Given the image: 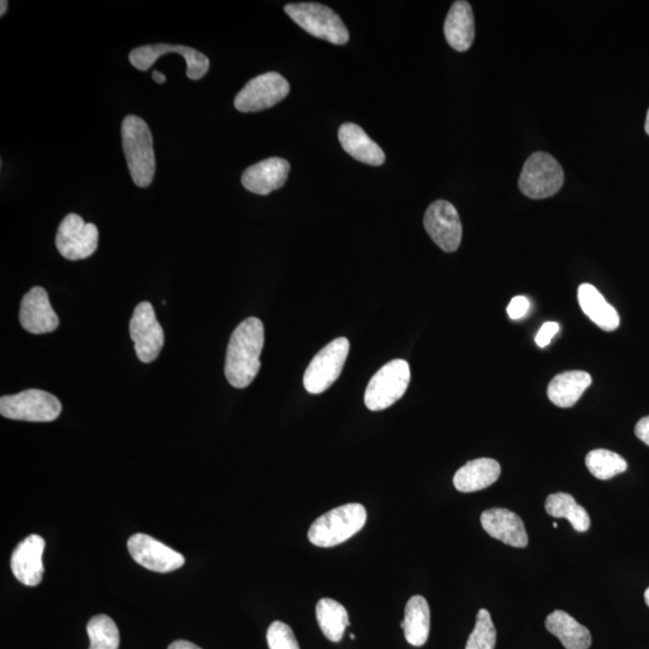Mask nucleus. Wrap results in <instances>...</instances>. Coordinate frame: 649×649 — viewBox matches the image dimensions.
Masks as SVG:
<instances>
[{"mask_svg":"<svg viewBox=\"0 0 649 649\" xmlns=\"http://www.w3.org/2000/svg\"><path fill=\"white\" fill-rule=\"evenodd\" d=\"M265 330L263 321L248 318L232 333L225 359V377L236 389H246L253 383L261 367Z\"/></svg>","mask_w":649,"mask_h":649,"instance_id":"1","label":"nucleus"},{"mask_svg":"<svg viewBox=\"0 0 649 649\" xmlns=\"http://www.w3.org/2000/svg\"><path fill=\"white\" fill-rule=\"evenodd\" d=\"M122 142L134 183L140 188L150 187L156 175V154L150 127L144 119L133 115L124 118Z\"/></svg>","mask_w":649,"mask_h":649,"instance_id":"2","label":"nucleus"},{"mask_svg":"<svg viewBox=\"0 0 649 649\" xmlns=\"http://www.w3.org/2000/svg\"><path fill=\"white\" fill-rule=\"evenodd\" d=\"M367 511L357 503L338 506L314 521L308 539L318 547H335L353 538L365 527Z\"/></svg>","mask_w":649,"mask_h":649,"instance_id":"3","label":"nucleus"},{"mask_svg":"<svg viewBox=\"0 0 649 649\" xmlns=\"http://www.w3.org/2000/svg\"><path fill=\"white\" fill-rule=\"evenodd\" d=\"M296 25L313 37L329 41L333 45H345L349 31L335 11L319 3L288 4L284 8Z\"/></svg>","mask_w":649,"mask_h":649,"instance_id":"4","label":"nucleus"},{"mask_svg":"<svg viewBox=\"0 0 649 649\" xmlns=\"http://www.w3.org/2000/svg\"><path fill=\"white\" fill-rule=\"evenodd\" d=\"M564 184V171L551 154L533 153L526 160L518 180L521 192L533 200H543L556 195Z\"/></svg>","mask_w":649,"mask_h":649,"instance_id":"5","label":"nucleus"},{"mask_svg":"<svg viewBox=\"0 0 649 649\" xmlns=\"http://www.w3.org/2000/svg\"><path fill=\"white\" fill-rule=\"evenodd\" d=\"M410 378L407 361L394 360L381 367L369 381L365 394V404L372 412H380L394 406L406 394Z\"/></svg>","mask_w":649,"mask_h":649,"instance_id":"6","label":"nucleus"},{"mask_svg":"<svg viewBox=\"0 0 649 649\" xmlns=\"http://www.w3.org/2000/svg\"><path fill=\"white\" fill-rule=\"evenodd\" d=\"M61 413V401L43 390L31 389L0 398V414L10 420L51 422Z\"/></svg>","mask_w":649,"mask_h":649,"instance_id":"7","label":"nucleus"},{"mask_svg":"<svg viewBox=\"0 0 649 649\" xmlns=\"http://www.w3.org/2000/svg\"><path fill=\"white\" fill-rule=\"evenodd\" d=\"M349 349L348 339L341 337L319 351L303 375V385L309 394H323L335 383L343 371Z\"/></svg>","mask_w":649,"mask_h":649,"instance_id":"8","label":"nucleus"},{"mask_svg":"<svg viewBox=\"0 0 649 649\" xmlns=\"http://www.w3.org/2000/svg\"><path fill=\"white\" fill-rule=\"evenodd\" d=\"M99 243L97 226L86 223L79 214L70 213L59 225L56 247L63 258L77 261L89 258Z\"/></svg>","mask_w":649,"mask_h":649,"instance_id":"9","label":"nucleus"},{"mask_svg":"<svg viewBox=\"0 0 649 649\" xmlns=\"http://www.w3.org/2000/svg\"><path fill=\"white\" fill-rule=\"evenodd\" d=\"M289 92V82L281 74L266 73L256 76L244 86L236 95L235 107L244 113L263 111L281 103Z\"/></svg>","mask_w":649,"mask_h":649,"instance_id":"10","label":"nucleus"},{"mask_svg":"<svg viewBox=\"0 0 649 649\" xmlns=\"http://www.w3.org/2000/svg\"><path fill=\"white\" fill-rule=\"evenodd\" d=\"M129 330L138 359L144 363L156 360L163 349L164 331L150 302L136 306Z\"/></svg>","mask_w":649,"mask_h":649,"instance_id":"11","label":"nucleus"},{"mask_svg":"<svg viewBox=\"0 0 649 649\" xmlns=\"http://www.w3.org/2000/svg\"><path fill=\"white\" fill-rule=\"evenodd\" d=\"M427 234L446 253L456 252L462 242V223L454 205L438 200L427 208L424 218Z\"/></svg>","mask_w":649,"mask_h":649,"instance_id":"12","label":"nucleus"},{"mask_svg":"<svg viewBox=\"0 0 649 649\" xmlns=\"http://www.w3.org/2000/svg\"><path fill=\"white\" fill-rule=\"evenodd\" d=\"M128 550L136 563L156 573H171L186 563L181 553L147 534L138 533L130 537Z\"/></svg>","mask_w":649,"mask_h":649,"instance_id":"13","label":"nucleus"},{"mask_svg":"<svg viewBox=\"0 0 649 649\" xmlns=\"http://www.w3.org/2000/svg\"><path fill=\"white\" fill-rule=\"evenodd\" d=\"M170 52H175L186 59L187 76L190 80L198 81L202 79L210 69V59L204 53L182 45L156 44L141 46L130 52L129 61L136 69L146 71L160 57L168 55Z\"/></svg>","mask_w":649,"mask_h":649,"instance_id":"14","label":"nucleus"},{"mask_svg":"<svg viewBox=\"0 0 649 649\" xmlns=\"http://www.w3.org/2000/svg\"><path fill=\"white\" fill-rule=\"evenodd\" d=\"M45 540L40 535H29L17 545L11 557V570L22 585L35 587L43 581Z\"/></svg>","mask_w":649,"mask_h":649,"instance_id":"15","label":"nucleus"},{"mask_svg":"<svg viewBox=\"0 0 649 649\" xmlns=\"http://www.w3.org/2000/svg\"><path fill=\"white\" fill-rule=\"evenodd\" d=\"M20 323L23 329L34 335H43L58 329L59 319L44 288L34 287L23 296Z\"/></svg>","mask_w":649,"mask_h":649,"instance_id":"16","label":"nucleus"},{"mask_svg":"<svg viewBox=\"0 0 649 649\" xmlns=\"http://www.w3.org/2000/svg\"><path fill=\"white\" fill-rule=\"evenodd\" d=\"M481 525L493 539L505 545L525 549L529 539L522 518L508 509L494 508L482 512Z\"/></svg>","mask_w":649,"mask_h":649,"instance_id":"17","label":"nucleus"},{"mask_svg":"<svg viewBox=\"0 0 649 649\" xmlns=\"http://www.w3.org/2000/svg\"><path fill=\"white\" fill-rule=\"evenodd\" d=\"M290 164L283 158H269L243 172V187L254 194L269 195L288 181Z\"/></svg>","mask_w":649,"mask_h":649,"instance_id":"18","label":"nucleus"},{"mask_svg":"<svg viewBox=\"0 0 649 649\" xmlns=\"http://www.w3.org/2000/svg\"><path fill=\"white\" fill-rule=\"evenodd\" d=\"M445 39L452 49L466 52L475 38V20L472 5L464 0L452 4L444 25Z\"/></svg>","mask_w":649,"mask_h":649,"instance_id":"19","label":"nucleus"},{"mask_svg":"<svg viewBox=\"0 0 649 649\" xmlns=\"http://www.w3.org/2000/svg\"><path fill=\"white\" fill-rule=\"evenodd\" d=\"M338 139L343 150L363 164L381 166L385 163V153L378 144L369 138L359 125L345 123L339 128Z\"/></svg>","mask_w":649,"mask_h":649,"instance_id":"20","label":"nucleus"},{"mask_svg":"<svg viewBox=\"0 0 649 649\" xmlns=\"http://www.w3.org/2000/svg\"><path fill=\"white\" fill-rule=\"evenodd\" d=\"M502 468L492 458H478L457 470L454 485L457 491L472 493L485 490L499 479Z\"/></svg>","mask_w":649,"mask_h":649,"instance_id":"21","label":"nucleus"},{"mask_svg":"<svg viewBox=\"0 0 649 649\" xmlns=\"http://www.w3.org/2000/svg\"><path fill=\"white\" fill-rule=\"evenodd\" d=\"M592 384V377L587 372L569 371L556 375L551 380L547 396L559 408L574 407Z\"/></svg>","mask_w":649,"mask_h":649,"instance_id":"22","label":"nucleus"},{"mask_svg":"<svg viewBox=\"0 0 649 649\" xmlns=\"http://www.w3.org/2000/svg\"><path fill=\"white\" fill-rule=\"evenodd\" d=\"M577 299H579L583 313L601 330L612 332L618 329L621 319H619L616 309L605 300V297L594 285L581 284Z\"/></svg>","mask_w":649,"mask_h":649,"instance_id":"23","label":"nucleus"},{"mask_svg":"<svg viewBox=\"0 0 649 649\" xmlns=\"http://www.w3.org/2000/svg\"><path fill=\"white\" fill-rule=\"evenodd\" d=\"M545 625L546 629L562 642L565 649H589L592 645L591 631L567 612L553 611L547 616Z\"/></svg>","mask_w":649,"mask_h":649,"instance_id":"24","label":"nucleus"},{"mask_svg":"<svg viewBox=\"0 0 649 649\" xmlns=\"http://www.w3.org/2000/svg\"><path fill=\"white\" fill-rule=\"evenodd\" d=\"M401 627L410 645L414 647L425 645L430 636L431 610L424 597L414 595L409 599Z\"/></svg>","mask_w":649,"mask_h":649,"instance_id":"25","label":"nucleus"},{"mask_svg":"<svg viewBox=\"0 0 649 649\" xmlns=\"http://www.w3.org/2000/svg\"><path fill=\"white\" fill-rule=\"evenodd\" d=\"M547 514L555 518H567L576 532L585 533L591 527V518L583 506L569 493L558 492L547 497L545 503Z\"/></svg>","mask_w":649,"mask_h":649,"instance_id":"26","label":"nucleus"},{"mask_svg":"<svg viewBox=\"0 0 649 649\" xmlns=\"http://www.w3.org/2000/svg\"><path fill=\"white\" fill-rule=\"evenodd\" d=\"M317 621L327 640L339 642L350 625L347 609L338 601L324 598L317 604Z\"/></svg>","mask_w":649,"mask_h":649,"instance_id":"27","label":"nucleus"},{"mask_svg":"<svg viewBox=\"0 0 649 649\" xmlns=\"http://www.w3.org/2000/svg\"><path fill=\"white\" fill-rule=\"evenodd\" d=\"M586 466L594 478L610 480L618 474L624 473L628 468V463L616 452L597 449L589 452L586 456Z\"/></svg>","mask_w":649,"mask_h":649,"instance_id":"28","label":"nucleus"},{"mask_svg":"<svg viewBox=\"0 0 649 649\" xmlns=\"http://www.w3.org/2000/svg\"><path fill=\"white\" fill-rule=\"evenodd\" d=\"M89 649H118L121 636L113 619L106 615L94 616L87 624Z\"/></svg>","mask_w":649,"mask_h":649,"instance_id":"29","label":"nucleus"},{"mask_svg":"<svg viewBox=\"0 0 649 649\" xmlns=\"http://www.w3.org/2000/svg\"><path fill=\"white\" fill-rule=\"evenodd\" d=\"M497 643V630L494 628L491 613L481 609L476 616L473 633L470 634L466 649H494Z\"/></svg>","mask_w":649,"mask_h":649,"instance_id":"30","label":"nucleus"},{"mask_svg":"<svg viewBox=\"0 0 649 649\" xmlns=\"http://www.w3.org/2000/svg\"><path fill=\"white\" fill-rule=\"evenodd\" d=\"M270 649H301L293 629L281 621L273 622L267 630Z\"/></svg>","mask_w":649,"mask_h":649,"instance_id":"31","label":"nucleus"},{"mask_svg":"<svg viewBox=\"0 0 649 649\" xmlns=\"http://www.w3.org/2000/svg\"><path fill=\"white\" fill-rule=\"evenodd\" d=\"M529 307H531V303H529L527 297L516 296L510 301L506 311H508L511 320H520L528 313Z\"/></svg>","mask_w":649,"mask_h":649,"instance_id":"32","label":"nucleus"},{"mask_svg":"<svg viewBox=\"0 0 649 649\" xmlns=\"http://www.w3.org/2000/svg\"><path fill=\"white\" fill-rule=\"evenodd\" d=\"M558 332V323H553V321H550V323H545L543 326H541L537 337H535V343H537L538 347L540 348H546Z\"/></svg>","mask_w":649,"mask_h":649,"instance_id":"33","label":"nucleus"},{"mask_svg":"<svg viewBox=\"0 0 649 649\" xmlns=\"http://www.w3.org/2000/svg\"><path fill=\"white\" fill-rule=\"evenodd\" d=\"M636 437L649 446V416L637 422L635 427Z\"/></svg>","mask_w":649,"mask_h":649,"instance_id":"34","label":"nucleus"},{"mask_svg":"<svg viewBox=\"0 0 649 649\" xmlns=\"http://www.w3.org/2000/svg\"><path fill=\"white\" fill-rule=\"evenodd\" d=\"M168 649H202L194 643L184 640L172 642Z\"/></svg>","mask_w":649,"mask_h":649,"instance_id":"35","label":"nucleus"},{"mask_svg":"<svg viewBox=\"0 0 649 649\" xmlns=\"http://www.w3.org/2000/svg\"><path fill=\"white\" fill-rule=\"evenodd\" d=\"M153 80L157 83H164L166 81V77L164 74L159 73V71H153Z\"/></svg>","mask_w":649,"mask_h":649,"instance_id":"36","label":"nucleus"},{"mask_svg":"<svg viewBox=\"0 0 649 649\" xmlns=\"http://www.w3.org/2000/svg\"><path fill=\"white\" fill-rule=\"evenodd\" d=\"M0 5H2V7H0V8H2V11H0V16L3 17L5 15V13H7V10H8V2H7V0H2V3H0Z\"/></svg>","mask_w":649,"mask_h":649,"instance_id":"37","label":"nucleus"},{"mask_svg":"<svg viewBox=\"0 0 649 649\" xmlns=\"http://www.w3.org/2000/svg\"><path fill=\"white\" fill-rule=\"evenodd\" d=\"M645 130H646V133L649 135V109H648L647 117H646Z\"/></svg>","mask_w":649,"mask_h":649,"instance_id":"38","label":"nucleus"},{"mask_svg":"<svg viewBox=\"0 0 649 649\" xmlns=\"http://www.w3.org/2000/svg\"><path fill=\"white\" fill-rule=\"evenodd\" d=\"M645 601H646V604L649 607V587L647 588V591L645 592Z\"/></svg>","mask_w":649,"mask_h":649,"instance_id":"39","label":"nucleus"},{"mask_svg":"<svg viewBox=\"0 0 649 649\" xmlns=\"http://www.w3.org/2000/svg\"><path fill=\"white\" fill-rule=\"evenodd\" d=\"M350 639H351V640H355V639H356V636H355L354 634H351V635H350Z\"/></svg>","mask_w":649,"mask_h":649,"instance_id":"40","label":"nucleus"},{"mask_svg":"<svg viewBox=\"0 0 649 649\" xmlns=\"http://www.w3.org/2000/svg\"><path fill=\"white\" fill-rule=\"evenodd\" d=\"M553 527L558 528L557 522L553 523Z\"/></svg>","mask_w":649,"mask_h":649,"instance_id":"41","label":"nucleus"}]
</instances>
